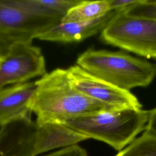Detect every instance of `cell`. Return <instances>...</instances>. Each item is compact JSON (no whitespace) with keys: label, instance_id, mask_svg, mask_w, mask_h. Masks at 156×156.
Masks as SVG:
<instances>
[{"label":"cell","instance_id":"obj_9","mask_svg":"<svg viewBox=\"0 0 156 156\" xmlns=\"http://www.w3.org/2000/svg\"><path fill=\"white\" fill-rule=\"evenodd\" d=\"M36 124L32 156H37L54 149H62L77 144L80 141L89 139L58 122L49 121Z\"/></svg>","mask_w":156,"mask_h":156},{"label":"cell","instance_id":"obj_12","mask_svg":"<svg viewBox=\"0 0 156 156\" xmlns=\"http://www.w3.org/2000/svg\"><path fill=\"white\" fill-rule=\"evenodd\" d=\"M115 156H156V135L144 131Z\"/></svg>","mask_w":156,"mask_h":156},{"label":"cell","instance_id":"obj_10","mask_svg":"<svg viewBox=\"0 0 156 156\" xmlns=\"http://www.w3.org/2000/svg\"><path fill=\"white\" fill-rule=\"evenodd\" d=\"M116 13V12L111 10L104 16L91 21L60 22L38 39L61 43L80 41L101 32Z\"/></svg>","mask_w":156,"mask_h":156},{"label":"cell","instance_id":"obj_1","mask_svg":"<svg viewBox=\"0 0 156 156\" xmlns=\"http://www.w3.org/2000/svg\"><path fill=\"white\" fill-rule=\"evenodd\" d=\"M30 109L36 123L62 120L114 108L79 91L72 84L67 69L57 68L35 81Z\"/></svg>","mask_w":156,"mask_h":156},{"label":"cell","instance_id":"obj_3","mask_svg":"<svg viewBox=\"0 0 156 156\" xmlns=\"http://www.w3.org/2000/svg\"><path fill=\"white\" fill-rule=\"evenodd\" d=\"M76 65L96 77L129 91L148 86L156 76L155 65L121 51L89 49L80 54Z\"/></svg>","mask_w":156,"mask_h":156},{"label":"cell","instance_id":"obj_18","mask_svg":"<svg viewBox=\"0 0 156 156\" xmlns=\"http://www.w3.org/2000/svg\"><path fill=\"white\" fill-rule=\"evenodd\" d=\"M155 67H156V64H155Z\"/></svg>","mask_w":156,"mask_h":156},{"label":"cell","instance_id":"obj_11","mask_svg":"<svg viewBox=\"0 0 156 156\" xmlns=\"http://www.w3.org/2000/svg\"><path fill=\"white\" fill-rule=\"evenodd\" d=\"M110 11L108 0L81 1L67 12L61 22L91 21L104 16Z\"/></svg>","mask_w":156,"mask_h":156},{"label":"cell","instance_id":"obj_6","mask_svg":"<svg viewBox=\"0 0 156 156\" xmlns=\"http://www.w3.org/2000/svg\"><path fill=\"white\" fill-rule=\"evenodd\" d=\"M46 73L45 60L40 48L32 43H16L0 59V90Z\"/></svg>","mask_w":156,"mask_h":156},{"label":"cell","instance_id":"obj_13","mask_svg":"<svg viewBox=\"0 0 156 156\" xmlns=\"http://www.w3.org/2000/svg\"><path fill=\"white\" fill-rule=\"evenodd\" d=\"M82 0H31L39 12L45 15L63 18L67 12Z\"/></svg>","mask_w":156,"mask_h":156},{"label":"cell","instance_id":"obj_5","mask_svg":"<svg viewBox=\"0 0 156 156\" xmlns=\"http://www.w3.org/2000/svg\"><path fill=\"white\" fill-rule=\"evenodd\" d=\"M107 44L156 58V19L116 13L101 32Z\"/></svg>","mask_w":156,"mask_h":156},{"label":"cell","instance_id":"obj_19","mask_svg":"<svg viewBox=\"0 0 156 156\" xmlns=\"http://www.w3.org/2000/svg\"><path fill=\"white\" fill-rule=\"evenodd\" d=\"M0 59H1V58H0Z\"/></svg>","mask_w":156,"mask_h":156},{"label":"cell","instance_id":"obj_8","mask_svg":"<svg viewBox=\"0 0 156 156\" xmlns=\"http://www.w3.org/2000/svg\"><path fill=\"white\" fill-rule=\"evenodd\" d=\"M35 90L34 81L9 85L0 90V127L31 117L29 105Z\"/></svg>","mask_w":156,"mask_h":156},{"label":"cell","instance_id":"obj_15","mask_svg":"<svg viewBox=\"0 0 156 156\" xmlns=\"http://www.w3.org/2000/svg\"><path fill=\"white\" fill-rule=\"evenodd\" d=\"M43 156H88L87 151L78 144L62 148Z\"/></svg>","mask_w":156,"mask_h":156},{"label":"cell","instance_id":"obj_7","mask_svg":"<svg viewBox=\"0 0 156 156\" xmlns=\"http://www.w3.org/2000/svg\"><path fill=\"white\" fill-rule=\"evenodd\" d=\"M73 86L83 94L114 108L140 109L142 105L130 91L118 88L88 73L77 65L67 69Z\"/></svg>","mask_w":156,"mask_h":156},{"label":"cell","instance_id":"obj_14","mask_svg":"<svg viewBox=\"0 0 156 156\" xmlns=\"http://www.w3.org/2000/svg\"><path fill=\"white\" fill-rule=\"evenodd\" d=\"M122 13L132 16L156 19V1L140 0Z\"/></svg>","mask_w":156,"mask_h":156},{"label":"cell","instance_id":"obj_4","mask_svg":"<svg viewBox=\"0 0 156 156\" xmlns=\"http://www.w3.org/2000/svg\"><path fill=\"white\" fill-rule=\"evenodd\" d=\"M62 20L41 13L31 0H0V58L13 45L32 43Z\"/></svg>","mask_w":156,"mask_h":156},{"label":"cell","instance_id":"obj_17","mask_svg":"<svg viewBox=\"0 0 156 156\" xmlns=\"http://www.w3.org/2000/svg\"><path fill=\"white\" fill-rule=\"evenodd\" d=\"M144 132L156 135V107L148 111V118Z\"/></svg>","mask_w":156,"mask_h":156},{"label":"cell","instance_id":"obj_2","mask_svg":"<svg viewBox=\"0 0 156 156\" xmlns=\"http://www.w3.org/2000/svg\"><path fill=\"white\" fill-rule=\"evenodd\" d=\"M147 118L148 111L142 108H109L58 122L119 152L144 131Z\"/></svg>","mask_w":156,"mask_h":156},{"label":"cell","instance_id":"obj_16","mask_svg":"<svg viewBox=\"0 0 156 156\" xmlns=\"http://www.w3.org/2000/svg\"><path fill=\"white\" fill-rule=\"evenodd\" d=\"M140 0H108L110 9L118 13L124 12L129 7L137 4Z\"/></svg>","mask_w":156,"mask_h":156}]
</instances>
